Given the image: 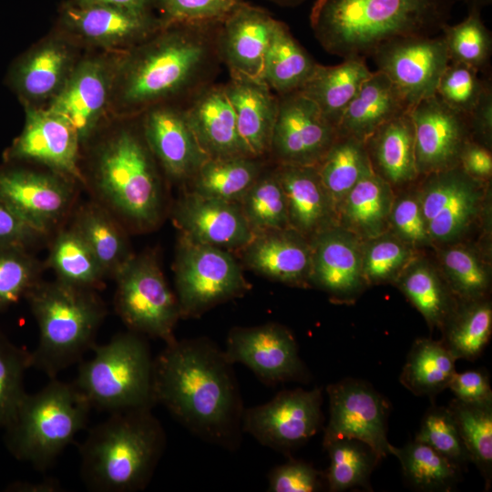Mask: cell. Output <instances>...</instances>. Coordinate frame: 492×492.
Segmentation results:
<instances>
[{
	"instance_id": "49",
	"label": "cell",
	"mask_w": 492,
	"mask_h": 492,
	"mask_svg": "<svg viewBox=\"0 0 492 492\" xmlns=\"http://www.w3.org/2000/svg\"><path fill=\"white\" fill-rule=\"evenodd\" d=\"M413 247L384 232L362 243V272L366 284L395 282L413 260Z\"/></svg>"
},
{
	"instance_id": "23",
	"label": "cell",
	"mask_w": 492,
	"mask_h": 492,
	"mask_svg": "<svg viewBox=\"0 0 492 492\" xmlns=\"http://www.w3.org/2000/svg\"><path fill=\"white\" fill-rule=\"evenodd\" d=\"M362 239L335 225L310 239V285L327 292L335 302L355 299L366 282L362 272Z\"/></svg>"
},
{
	"instance_id": "9",
	"label": "cell",
	"mask_w": 492,
	"mask_h": 492,
	"mask_svg": "<svg viewBox=\"0 0 492 492\" xmlns=\"http://www.w3.org/2000/svg\"><path fill=\"white\" fill-rule=\"evenodd\" d=\"M180 318H199L213 307L243 296L251 285L234 255L179 235L174 261Z\"/></svg>"
},
{
	"instance_id": "11",
	"label": "cell",
	"mask_w": 492,
	"mask_h": 492,
	"mask_svg": "<svg viewBox=\"0 0 492 492\" xmlns=\"http://www.w3.org/2000/svg\"><path fill=\"white\" fill-rule=\"evenodd\" d=\"M323 390H283L270 401L244 410L242 431L260 444L289 454L305 444L323 423Z\"/></svg>"
},
{
	"instance_id": "38",
	"label": "cell",
	"mask_w": 492,
	"mask_h": 492,
	"mask_svg": "<svg viewBox=\"0 0 492 492\" xmlns=\"http://www.w3.org/2000/svg\"><path fill=\"white\" fill-rule=\"evenodd\" d=\"M394 282L431 329H441L458 303L446 280L422 261L412 260Z\"/></svg>"
},
{
	"instance_id": "29",
	"label": "cell",
	"mask_w": 492,
	"mask_h": 492,
	"mask_svg": "<svg viewBox=\"0 0 492 492\" xmlns=\"http://www.w3.org/2000/svg\"><path fill=\"white\" fill-rule=\"evenodd\" d=\"M224 87L246 154L256 159L270 158L278 96L262 81L246 77H230Z\"/></svg>"
},
{
	"instance_id": "33",
	"label": "cell",
	"mask_w": 492,
	"mask_h": 492,
	"mask_svg": "<svg viewBox=\"0 0 492 492\" xmlns=\"http://www.w3.org/2000/svg\"><path fill=\"white\" fill-rule=\"evenodd\" d=\"M394 197L392 186L374 170L364 176L337 209V225L367 240L386 232Z\"/></svg>"
},
{
	"instance_id": "46",
	"label": "cell",
	"mask_w": 492,
	"mask_h": 492,
	"mask_svg": "<svg viewBox=\"0 0 492 492\" xmlns=\"http://www.w3.org/2000/svg\"><path fill=\"white\" fill-rule=\"evenodd\" d=\"M239 204L253 235L290 228L284 191L274 169H265Z\"/></svg>"
},
{
	"instance_id": "3",
	"label": "cell",
	"mask_w": 492,
	"mask_h": 492,
	"mask_svg": "<svg viewBox=\"0 0 492 492\" xmlns=\"http://www.w3.org/2000/svg\"><path fill=\"white\" fill-rule=\"evenodd\" d=\"M455 0H315L313 33L331 55L370 56L385 41L435 36L451 17Z\"/></svg>"
},
{
	"instance_id": "60",
	"label": "cell",
	"mask_w": 492,
	"mask_h": 492,
	"mask_svg": "<svg viewBox=\"0 0 492 492\" xmlns=\"http://www.w3.org/2000/svg\"><path fill=\"white\" fill-rule=\"evenodd\" d=\"M458 166L476 179H487L492 173L490 149L470 139L461 151Z\"/></svg>"
},
{
	"instance_id": "16",
	"label": "cell",
	"mask_w": 492,
	"mask_h": 492,
	"mask_svg": "<svg viewBox=\"0 0 492 492\" xmlns=\"http://www.w3.org/2000/svg\"><path fill=\"white\" fill-rule=\"evenodd\" d=\"M424 177L417 196L430 240L453 241L468 229L481 209V180L459 166Z\"/></svg>"
},
{
	"instance_id": "57",
	"label": "cell",
	"mask_w": 492,
	"mask_h": 492,
	"mask_svg": "<svg viewBox=\"0 0 492 492\" xmlns=\"http://www.w3.org/2000/svg\"><path fill=\"white\" fill-rule=\"evenodd\" d=\"M448 388L455 395V398L466 404L485 405L492 403L489 377L484 370L456 373Z\"/></svg>"
},
{
	"instance_id": "55",
	"label": "cell",
	"mask_w": 492,
	"mask_h": 492,
	"mask_svg": "<svg viewBox=\"0 0 492 492\" xmlns=\"http://www.w3.org/2000/svg\"><path fill=\"white\" fill-rule=\"evenodd\" d=\"M389 227L395 236L411 247L432 242L417 195L405 194L393 200Z\"/></svg>"
},
{
	"instance_id": "52",
	"label": "cell",
	"mask_w": 492,
	"mask_h": 492,
	"mask_svg": "<svg viewBox=\"0 0 492 492\" xmlns=\"http://www.w3.org/2000/svg\"><path fill=\"white\" fill-rule=\"evenodd\" d=\"M415 439L430 446L460 470L470 462L448 406L429 407Z\"/></svg>"
},
{
	"instance_id": "35",
	"label": "cell",
	"mask_w": 492,
	"mask_h": 492,
	"mask_svg": "<svg viewBox=\"0 0 492 492\" xmlns=\"http://www.w3.org/2000/svg\"><path fill=\"white\" fill-rule=\"evenodd\" d=\"M71 226L90 248L107 277L114 278L133 255L122 223L97 201L80 206Z\"/></svg>"
},
{
	"instance_id": "37",
	"label": "cell",
	"mask_w": 492,
	"mask_h": 492,
	"mask_svg": "<svg viewBox=\"0 0 492 492\" xmlns=\"http://www.w3.org/2000/svg\"><path fill=\"white\" fill-rule=\"evenodd\" d=\"M265 169L266 163L262 159H208L189 181L190 191L239 203Z\"/></svg>"
},
{
	"instance_id": "20",
	"label": "cell",
	"mask_w": 492,
	"mask_h": 492,
	"mask_svg": "<svg viewBox=\"0 0 492 492\" xmlns=\"http://www.w3.org/2000/svg\"><path fill=\"white\" fill-rule=\"evenodd\" d=\"M171 217L180 236L231 253H237L253 237L239 203L190 190L176 201Z\"/></svg>"
},
{
	"instance_id": "18",
	"label": "cell",
	"mask_w": 492,
	"mask_h": 492,
	"mask_svg": "<svg viewBox=\"0 0 492 492\" xmlns=\"http://www.w3.org/2000/svg\"><path fill=\"white\" fill-rule=\"evenodd\" d=\"M80 145L77 130L65 118L47 108L26 106L24 128L5 151V159L40 163L85 183L78 163Z\"/></svg>"
},
{
	"instance_id": "25",
	"label": "cell",
	"mask_w": 492,
	"mask_h": 492,
	"mask_svg": "<svg viewBox=\"0 0 492 492\" xmlns=\"http://www.w3.org/2000/svg\"><path fill=\"white\" fill-rule=\"evenodd\" d=\"M143 137L155 159L174 182H189L209 159L191 131L183 108L165 104L147 110Z\"/></svg>"
},
{
	"instance_id": "5",
	"label": "cell",
	"mask_w": 492,
	"mask_h": 492,
	"mask_svg": "<svg viewBox=\"0 0 492 492\" xmlns=\"http://www.w3.org/2000/svg\"><path fill=\"white\" fill-rule=\"evenodd\" d=\"M92 184L97 202L122 224L138 231L159 224L162 188L144 137L120 129L107 138L95 155Z\"/></svg>"
},
{
	"instance_id": "59",
	"label": "cell",
	"mask_w": 492,
	"mask_h": 492,
	"mask_svg": "<svg viewBox=\"0 0 492 492\" xmlns=\"http://www.w3.org/2000/svg\"><path fill=\"white\" fill-rule=\"evenodd\" d=\"M466 117L471 139L490 149L492 137V86L489 80Z\"/></svg>"
},
{
	"instance_id": "44",
	"label": "cell",
	"mask_w": 492,
	"mask_h": 492,
	"mask_svg": "<svg viewBox=\"0 0 492 492\" xmlns=\"http://www.w3.org/2000/svg\"><path fill=\"white\" fill-rule=\"evenodd\" d=\"M330 464L324 473L332 492L369 487V478L380 459L366 444L354 438L335 439L324 446Z\"/></svg>"
},
{
	"instance_id": "42",
	"label": "cell",
	"mask_w": 492,
	"mask_h": 492,
	"mask_svg": "<svg viewBox=\"0 0 492 492\" xmlns=\"http://www.w3.org/2000/svg\"><path fill=\"white\" fill-rule=\"evenodd\" d=\"M46 261L56 280L72 286L97 290L107 277L90 248L72 226L60 229L56 234Z\"/></svg>"
},
{
	"instance_id": "21",
	"label": "cell",
	"mask_w": 492,
	"mask_h": 492,
	"mask_svg": "<svg viewBox=\"0 0 492 492\" xmlns=\"http://www.w3.org/2000/svg\"><path fill=\"white\" fill-rule=\"evenodd\" d=\"M60 21L70 36L104 47H132L164 24L152 11L109 5L76 6L66 4Z\"/></svg>"
},
{
	"instance_id": "2",
	"label": "cell",
	"mask_w": 492,
	"mask_h": 492,
	"mask_svg": "<svg viewBox=\"0 0 492 492\" xmlns=\"http://www.w3.org/2000/svg\"><path fill=\"white\" fill-rule=\"evenodd\" d=\"M220 22L163 24L130 47L117 64L112 95L118 108L146 112L177 98L190 100L212 84L220 64Z\"/></svg>"
},
{
	"instance_id": "17",
	"label": "cell",
	"mask_w": 492,
	"mask_h": 492,
	"mask_svg": "<svg viewBox=\"0 0 492 492\" xmlns=\"http://www.w3.org/2000/svg\"><path fill=\"white\" fill-rule=\"evenodd\" d=\"M278 97L270 158L275 164L316 166L333 143L336 127L301 92Z\"/></svg>"
},
{
	"instance_id": "13",
	"label": "cell",
	"mask_w": 492,
	"mask_h": 492,
	"mask_svg": "<svg viewBox=\"0 0 492 492\" xmlns=\"http://www.w3.org/2000/svg\"><path fill=\"white\" fill-rule=\"evenodd\" d=\"M370 56L410 109L436 95L438 80L449 62L441 35L392 38L378 46Z\"/></svg>"
},
{
	"instance_id": "1",
	"label": "cell",
	"mask_w": 492,
	"mask_h": 492,
	"mask_svg": "<svg viewBox=\"0 0 492 492\" xmlns=\"http://www.w3.org/2000/svg\"><path fill=\"white\" fill-rule=\"evenodd\" d=\"M232 366L208 338L176 339L153 361L155 403L200 439L236 450L245 409Z\"/></svg>"
},
{
	"instance_id": "4",
	"label": "cell",
	"mask_w": 492,
	"mask_h": 492,
	"mask_svg": "<svg viewBox=\"0 0 492 492\" xmlns=\"http://www.w3.org/2000/svg\"><path fill=\"white\" fill-rule=\"evenodd\" d=\"M164 429L150 407L110 413L80 446L83 483L97 492H136L149 483L164 452Z\"/></svg>"
},
{
	"instance_id": "28",
	"label": "cell",
	"mask_w": 492,
	"mask_h": 492,
	"mask_svg": "<svg viewBox=\"0 0 492 492\" xmlns=\"http://www.w3.org/2000/svg\"><path fill=\"white\" fill-rule=\"evenodd\" d=\"M187 122L209 159L249 157L240 139L224 84H210L183 108Z\"/></svg>"
},
{
	"instance_id": "26",
	"label": "cell",
	"mask_w": 492,
	"mask_h": 492,
	"mask_svg": "<svg viewBox=\"0 0 492 492\" xmlns=\"http://www.w3.org/2000/svg\"><path fill=\"white\" fill-rule=\"evenodd\" d=\"M237 253L245 267L270 280L291 286L310 285V240L292 228L254 234Z\"/></svg>"
},
{
	"instance_id": "14",
	"label": "cell",
	"mask_w": 492,
	"mask_h": 492,
	"mask_svg": "<svg viewBox=\"0 0 492 492\" xmlns=\"http://www.w3.org/2000/svg\"><path fill=\"white\" fill-rule=\"evenodd\" d=\"M330 417L323 446L340 438H354L368 445L380 460L389 453L387 400L362 380L347 378L326 387Z\"/></svg>"
},
{
	"instance_id": "32",
	"label": "cell",
	"mask_w": 492,
	"mask_h": 492,
	"mask_svg": "<svg viewBox=\"0 0 492 492\" xmlns=\"http://www.w3.org/2000/svg\"><path fill=\"white\" fill-rule=\"evenodd\" d=\"M409 111L380 126L364 141L373 170L392 187L407 184L419 176Z\"/></svg>"
},
{
	"instance_id": "8",
	"label": "cell",
	"mask_w": 492,
	"mask_h": 492,
	"mask_svg": "<svg viewBox=\"0 0 492 492\" xmlns=\"http://www.w3.org/2000/svg\"><path fill=\"white\" fill-rule=\"evenodd\" d=\"M92 350L73 382L91 407L109 413L152 408L154 359L143 335L128 330Z\"/></svg>"
},
{
	"instance_id": "43",
	"label": "cell",
	"mask_w": 492,
	"mask_h": 492,
	"mask_svg": "<svg viewBox=\"0 0 492 492\" xmlns=\"http://www.w3.org/2000/svg\"><path fill=\"white\" fill-rule=\"evenodd\" d=\"M390 455L399 460L405 478L422 491H447L459 481L461 470L430 446L415 439L402 447L390 444Z\"/></svg>"
},
{
	"instance_id": "36",
	"label": "cell",
	"mask_w": 492,
	"mask_h": 492,
	"mask_svg": "<svg viewBox=\"0 0 492 492\" xmlns=\"http://www.w3.org/2000/svg\"><path fill=\"white\" fill-rule=\"evenodd\" d=\"M317 65L288 26L279 20L264 56L261 81L277 96L298 91Z\"/></svg>"
},
{
	"instance_id": "53",
	"label": "cell",
	"mask_w": 492,
	"mask_h": 492,
	"mask_svg": "<svg viewBox=\"0 0 492 492\" xmlns=\"http://www.w3.org/2000/svg\"><path fill=\"white\" fill-rule=\"evenodd\" d=\"M467 65L448 62L436 89V95L449 108L467 115L477 103L487 79Z\"/></svg>"
},
{
	"instance_id": "45",
	"label": "cell",
	"mask_w": 492,
	"mask_h": 492,
	"mask_svg": "<svg viewBox=\"0 0 492 492\" xmlns=\"http://www.w3.org/2000/svg\"><path fill=\"white\" fill-rule=\"evenodd\" d=\"M448 408L469 460L478 468L488 489L492 481V403L471 405L455 398Z\"/></svg>"
},
{
	"instance_id": "64",
	"label": "cell",
	"mask_w": 492,
	"mask_h": 492,
	"mask_svg": "<svg viewBox=\"0 0 492 492\" xmlns=\"http://www.w3.org/2000/svg\"><path fill=\"white\" fill-rule=\"evenodd\" d=\"M277 5L284 7H294L304 3L306 0H268Z\"/></svg>"
},
{
	"instance_id": "62",
	"label": "cell",
	"mask_w": 492,
	"mask_h": 492,
	"mask_svg": "<svg viewBox=\"0 0 492 492\" xmlns=\"http://www.w3.org/2000/svg\"><path fill=\"white\" fill-rule=\"evenodd\" d=\"M5 490L10 492H56L61 490V486L55 479L48 478L39 482L15 481L9 484Z\"/></svg>"
},
{
	"instance_id": "47",
	"label": "cell",
	"mask_w": 492,
	"mask_h": 492,
	"mask_svg": "<svg viewBox=\"0 0 492 492\" xmlns=\"http://www.w3.org/2000/svg\"><path fill=\"white\" fill-rule=\"evenodd\" d=\"M449 62L474 67L479 72L488 67L492 52V36L481 17V11L470 10L456 25H445L441 32Z\"/></svg>"
},
{
	"instance_id": "12",
	"label": "cell",
	"mask_w": 492,
	"mask_h": 492,
	"mask_svg": "<svg viewBox=\"0 0 492 492\" xmlns=\"http://www.w3.org/2000/svg\"><path fill=\"white\" fill-rule=\"evenodd\" d=\"M76 181L59 173L0 169V200L45 237L70 213Z\"/></svg>"
},
{
	"instance_id": "27",
	"label": "cell",
	"mask_w": 492,
	"mask_h": 492,
	"mask_svg": "<svg viewBox=\"0 0 492 492\" xmlns=\"http://www.w3.org/2000/svg\"><path fill=\"white\" fill-rule=\"evenodd\" d=\"M75 63L69 45L58 38L41 42L11 66L7 84L25 106L49 100L60 91Z\"/></svg>"
},
{
	"instance_id": "48",
	"label": "cell",
	"mask_w": 492,
	"mask_h": 492,
	"mask_svg": "<svg viewBox=\"0 0 492 492\" xmlns=\"http://www.w3.org/2000/svg\"><path fill=\"white\" fill-rule=\"evenodd\" d=\"M445 280L458 301L487 298L489 274L474 251L459 246L444 249L440 253Z\"/></svg>"
},
{
	"instance_id": "30",
	"label": "cell",
	"mask_w": 492,
	"mask_h": 492,
	"mask_svg": "<svg viewBox=\"0 0 492 492\" xmlns=\"http://www.w3.org/2000/svg\"><path fill=\"white\" fill-rule=\"evenodd\" d=\"M284 191L289 227L308 240L337 225V212L315 166L275 164Z\"/></svg>"
},
{
	"instance_id": "7",
	"label": "cell",
	"mask_w": 492,
	"mask_h": 492,
	"mask_svg": "<svg viewBox=\"0 0 492 492\" xmlns=\"http://www.w3.org/2000/svg\"><path fill=\"white\" fill-rule=\"evenodd\" d=\"M90 409L73 383L52 378L23 397L4 427L5 446L15 459L45 470L86 426Z\"/></svg>"
},
{
	"instance_id": "24",
	"label": "cell",
	"mask_w": 492,
	"mask_h": 492,
	"mask_svg": "<svg viewBox=\"0 0 492 492\" xmlns=\"http://www.w3.org/2000/svg\"><path fill=\"white\" fill-rule=\"evenodd\" d=\"M278 21L267 10L243 1L220 22L218 53L231 77L261 80L264 56Z\"/></svg>"
},
{
	"instance_id": "54",
	"label": "cell",
	"mask_w": 492,
	"mask_h": 492,
	"mask_svg": "<svg viewBox=\"0 0 492 492\" xmlns=\"http://www.w3.org/2000/svg\"><path fill=\"white\" fill-rule=\"evenodd\" d=\"M243 0H154L164 24L222 21Z\"/></svg>"
},
{
	"instance_id": "40",
	"label": "cell",
	"mask_w": 492,
	"mask_h": 492,
	"mask_svg": "<svg viewBox=\"0 0 492 492\" xmlns=\"http://www.w3.org/2000/svg\"><path fill=\"white\" fill-rule=\"evenodd\" d=\"M441 342L456 357L476 360L487 346L492 332V307L487 299L458 301L440 329Z\"/></svg>"
},
{
	"instance_id": "58",
	"label": "cell",
	"mask_w": 492,
	"mask_h": 492,
	"mask_svg": "<svg viewBox=\"0 0 492 492\" xmlns=\"http://www.w3.org/2000/svg\"><path fill=\"white\" fill-rule=\"evenodd\" d=\"M44 237L0 200V247L27 249Z\"/></svg>"
},
{
	"instance_id": "61",
	"label": "cell",
	"mask_w": 492,
	"mask_h": 492,
	"mask_svg": "<svg viewBox=\"0 0 492 492\" xmlns=\"http://www.w3.org/2000/svg\"><path fill=\"white\" fill-rule=\"evenodd\" d=\"M67 4L76 6L109 5L138 11H152L154 0H70Z\"/></svg>"
},
{
	"instance_id": "41",
	"label": "cell",
	"mask_w": 492,
	"mask_h": 492,
	"mask_svg": "<svg viewBox=\"0 0 492 492\" xmlns=\"http://www.w3.org/2000/svg\"><path fill=\"white\" fill-rule=\"evenodd\" d=\"M315 167L336 212L349 190L373 170L364 142L338 133Z\"/></svg>"
},
{
	"instance_id": "6",
	"label": "cell",
	"mask_w": 492,
	"mask_h": 492,
	"mask_svg": "<svg viewBox=\"0 0 492 492\" xmlns=\"http://www.w3.org/2000/svg\"><path fill=\"white\" fill-rule=\"evenodd\" d=\"M35 317L39 339L31 352L32 367L50 379L95 346L107 310L95 290L58 280L39 282L26 296Z\"/></svg>"
},
{
	"instance_id": "34",
	"label": "cell",
	"mask_w": 492,
	"mask_h": 492,
	"mask_svg": "<svg viewBox=\"0 0 492 492\" xmlns=\"http://www.w3.org/2000/svg\"><path fill=\"white\" fill-rule=\"evenodd\" d=\"M372 72L363 57L344 58L335 66L318 64L298 91L311 99L337 128L347 106Z\"/></svg>"
},
{
	"instance_id": "10",
	"label": "cell",
	"mask_w": 492,
	"mask_h": 492,
	"mask_svg": "<svg viewBox=\"0 0 492 492\" xmlns=\"http://www.w3.org/2000/svg\"><path fill=\"white\" fill-rule=\"evenodd\" d=\"M114 279L117 282L115 309L128 330L160 339L166 344L174 342V330L180 319L179 307L156 253L133 254Z\"/></svg>"
},
{
	"instance_id": "51",
	"label": "cell",
	"mask_w": 492,
	"mask_h": 492,
	"mask_svg": "<svg viewBox=\"0 0 492 492\" xmlns=\"http://www.w3.org/2000/svg\"><path fill=\"white\" fill-rule=\"evenodd\" d=\"M42 267L26 249L0 247V310L17 302L40 282Z\"/></svg>"
},
{
	"instance_id": "39",
	"label": "cell",
	"mask_w": 492,
	"mask_h": 492,
	"mask_svg": "<svg viewBox=\"0 0 492 492\" xmlns=\"http://www.w3.org/2000/svg\"><path fill=\"white\" fill-rule=\"evenodd\" d=\"M456 357L441 341L414 342L400 374V383L415 395L435 396L448 388L456 371Z\"/></svg>"
},
{
	"instance_id": "56",
	"label": "cell",
	"mask_w": 492,
	"mask_h": 492,
	"mask_svg": "<svg viewBox=\"0 0 492 492\" xmlns=\"http://www.w3.org/2000/svg\"><path fill=\"white\" fill-rule=\"evenodd\" d=\"M326 486L324 474L311 464L290 458L268 475L270 492H315Z\"/></svg>"
},
{
	"instance_id": "50",
	"label": "cell",
	"mask_w": 492,
	"mask_h": 492,
	"mask_svg": "<svg viewBox=\"0 0 492 492\" xmlns=\"http://www.w3.org/2000/svg\"><path fill=\"white\" fill-rule=\"evenodd\" d=\"M31 364V352L14 344L0 333V427L14 416L26 392L25 374Z\"/></svg>"
},
{
	"instance_id": "31",
	"label": "cell",
	"mask_w": 492,
	"mask_h": 492,
	"mask_svg": "<svg viewBox=\"0 0 492 492\" xmlns=\"http://www.w3.org/2000/svg\"><path fill=\"white\" fill-rule=\"evenodd\" d=\"M409 110L387 76L373 71L342 115L337 133L364 142L380 126Z\"/></svg>"
},
{
	"instance_id": "15",
	"label": "cell",
	"mask_w": 492,
	"mask_h": 492,
	"mask_svg": "<svg viewBox=\"0 0 492 492\" xmlns=\"http://www.w3.org/2000/svg\"><path fill=\"white\" fill-rule=\"evenodd\" d=\"M223 351L231 364L245 365L267 385L307 380L292 333L277 323L232 328Z\"/></svg>"
},
{
	"instance_id": "19",
	"label": "cell",
	"mask_w": 492,
	"mask_h": 492,
	"mask_svg": "<svg viewBox=\"0 0 492 492\" xmlns=\"http://www.w3.org/2000/svg\"><path fill=\"white\" fill-rule=\"evenodd\" d=\"M409 113L418 175L458 166L461 151L471 139L466 115L449 108L436 95L420 100Z\"/></svg>"
},
{
	"instance_id": "22",
	"label": "cell",
	"mask_w": 492,
	"mask_h": 492,
	"mask_svg": "<svg viewBox=\"0 0 492 492\" xmlns=\"http://www.w3.org/2000/svg\"><path fill=\"white\" fill-rule=\"evenodd\" d=\"M117 64L101 57L77 63L47 106L75 128L81 144L94 133L111 98Z\"/></svg>"
},
{
	"instance_id": "63",
	"label": "cell",
	"mask_w": 492,
	"mask_h": 492,
	"mask_svg": "<svg viewBox=\"0 0 492 492\" xmlns=\"http://www.w3.org/2000/svg\"><path fill=\"white\" fill-rule=\"evenodd\" d=\"M467 6V10H478L482 9L489 5H491L492 0H461Z\"/></svg>"
}]
</instances>
